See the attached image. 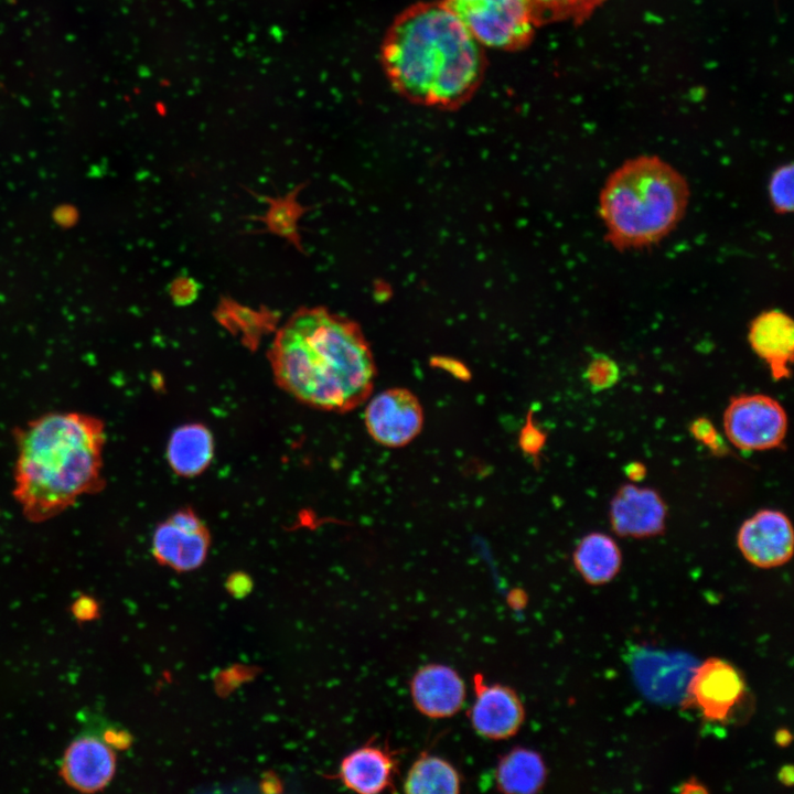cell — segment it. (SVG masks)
I'll list each match as a JSON object with an SVG mask.
<instances>
[{
  "mask_svg": "<svg viewBox=\"0 0 794 794\" xmlns=\"http://www.w3.org/2000/svg\"><path fill=\"white\" fill-rule=\"evenodd\" d=\"M116 770V757L106 741L92 736L74 740L66 749L61 775L73 788L94 793L111 781Z\"/></svg>",
  "mask_w": 794,
  "mask_h": 794,
  "instance_id": "5bb4252c",
  "label": "cell"
},
{
  "mask_svg": "<svg viewBox=\"0 0 794 794\" xmlns=\"http://www.w3.org/2000/svg\"><path fill=\"white\" fill-rule=\"evenodd\" d=\"M618 373L616 365L603 357L592 361L588 367L589 382L597 388L611 386L616 380Z\"/></svg>",
  "mask_w": 794,
  "mask_h": 794,
  "instance_id": "cb8c5ba5",
  "label": "cell"
},
{
  "mask_svg": "<svg viewBox=\"0 0 794 794\" xmlns=\"http://www.w3.org/2000/svg\"><path fill=\"white\" fill-rule=\"evenodd\" d=\"M742 556L764 569L786 564L793 555L794 534L790 518L776 509H761L745 519L738 530Z\"/></svg>",
  "mask_w": 794,
  "mask_h": 794,
  "instance_id": "8fae6325",
  "label": "cell"
},
{
  "mask_svg": "<svg viewBox=\"0 0 794 794\" xmlns=\"http://www.w3.org/2000/svg\"><path fill=\"white\" fill-rule=\"evenodd\" d=\"M291 200L292 196H289L285 201L271 202V208L266 222L272 230L296 240L298 239L296 235V217L299 215L300 208Z\"/></svg>",
  "mask_w": 794,
  "mask_h": 794,
  "instance_id": "603a6c76",
  "label": "cell"
},
{
  "mask_svg": "<svg viewBox=\"0 0 794 794\" xmlns=\"http://www.w3.org/2000/svg\"><path fill=\"white\" fill-rule=\"evenodd\" d=\"M667 507L653 489L634 484L621 486L610 503L609 518L613 532L622 537L646 538L665 529Z\"/></svg>",
  "mask_w": 794,
  "mask_h": 794,
  "instance_id": "7c38bea8",
  "label": "cell"
},
{
  "mask_svg": "<svg viewBox=\"0 0 794 794\" xmlns=\"http://www.w3.org/2000/svg\"><path fill=\"white\" fill-rule=\"evenodd\" d=\"M728 440L743 451H764L779 447L787 431L783 406L764 394H743L731 398L723 412Z\"/></svg>",
  "mask_w": 794,
  "mask_h": 794,
  "instance_id": "8992f818",
  "label": "cell"
},
{
  "mask_svg": "<svg viewBox=\"0 0 794 794\" xmlns=\"http://www.w3.org/2000/svg\"><path fill=\"white\" fill-rule=\"evenodd\" d=\"M14 440L13 495L29 521L53 518L104 487L106 432L99 418L52 411L19 427Z\"/></svg>",
  "mask_w": 794,
  "mask_h": 794,
  "instance_id": "3957f363",
  "label": "cell"
},
{
  "mask_svg": "<svg viewBox=\"0 0 794 794\" xmlns=\"http://www.w3.org/2000/svg\"><path fill=\"white\" fill-rule=\"evenodd\" d=\"M210 545L211 534L204 521L191 507H182L157 526L151 551L160 565L191 571L205 561Z\"/></svg>",
  "mask_w": 794,
  "mask_h": 794,
  "instance_id": "52a82bcc",
  "label": "cell"
},
{
  "mask_svg": "<svg viewBox=\"0 0 794 794\" xmlns=\"http://www.w3.org/2000/svg\"><path fill=\"white\" fill-rule=\"evenodd\" d=\"M214 458V439L203 423L190 422L178 427L167 446V460L172 471L182 478L202 474Z\"/></svg>",
  "mask_w": 794,
  "mask_h": 794,
  "instance_id": "e0dca14e",
  "label": "cell"
},
{
  "mask_svg": "<svg viewBox=\"0 0 794 794\" xmlns=\"http://www.w3.org/2000/svg\"><path fill=\"white\" fill-rule=\"evenodd\" d=\"M607 0H527L536 28L559 22L584 23Z\"/></svg>",
  "mask_w": 794,
  "mask_h": 794,
  "instance_id": "44dd1931",
  "label": "cell"
},
{
  "mask_svg": "<svg viewBox=\"0 0 794 794\" xmlns=\"http://www.w3.org/2000/svg\"><path fill=\"white\" fill-rule=\"evenodd\" d=\"M367 432L377 443L400 448L421 431L423 410L419 399L407 388H388L374 396L364 412Z\"/></svg>",
  "mask_w": 794,
  "mask_h": 794,
  "instance_id": "ba28073f",
  "label": "cell"
},
{
  "mask_svg": "<svg viewBox=\"0 0 794 794\" xmlns=\"http://www.w3.org/2000/svg\"><path fill=\"white\" fill-rule=\"evenodd\" d=\"M397 759L387 747L366 743L343 758L337 777L357 793L377 794L395 785Z\"/></svg>",
  "mask_w": 794,
  "mask_h": 794,
  "instance_id": "2e32d148",
  "label": "cell"
},
{
  "mask_svg": "<svg viewBox=\"0 0 794 794\" xmlns=\"http://www.w3.org/2000/svg\"><path fill=\"white\" fill-rule=\"evenodd\" d=\"M680 793H706V786L696 779L687 780L679 788Z\"/></svg>",
  "mask_w": 794,
  "mask_h": 794,
  "instance_id": "484cf974",
  "label": "cell"
},
{
  "mask_svg": "<svg viewBox=\"0 0 794 794\" xmlns=\"http://www.w3.org/2000/svg\"><path fill=\"white\" fill-rule=\"evenodd\" d=\"M484 46L506 52L526 49L537 29L527 0H442Z\"/></svg>",
  "mask_w": 794,
  "mask_h": 794,
  "instance_id": "5b68a950",
  "label": "cell"
},
{
  "mask_svg": "<svg viewBox=\"0 0 794 794\" xmlns=\"http://www.w3.org/2000/svg\"><path fill=\"white\" fill-rule=\"evenodd\" d=\"M379 61L400 97L440 110L466 104L487 66L484 46L442 0L418 1L400 11L382 40Z\"/></svg>",
  "mask_w": 794,
  "mask_h": 794,
  "instance_id": "6da1fadb",
  "label": "cell"
},
{
  "mask_svg": "<svg viewBox=\"0 0 794 794\" xmlns=\"http://www.w3.org/2000/svg\"><path fill=\"white\" fill-rule=\"evenodd\" d=\"M462 777L448 760L422 752L409 766L403 782L404 792L409 794L446 793L461 791Z\"/></svg>",
  "mask_w": 794,
  "mask_h": 794,
  "instance_id": "ffe728a7",
  "label": "cell"
},
{
  "mask_svg": "<svg viewBox=\"0 0 794 794\" xmlns=\"http://www.w3.org/2000/svg\"><path fill=\"white\" fill-rule=\"evenodd\" d=\"M793 768L791 765L783 766L779 773V779L785 785H792L793 783Z\"/></svg>",
  "mask_w": 794,
  "mask_h": 794,
  "instance_id": "4316f807",
  "label": "cell"
},
{
  "mask_svg": "<svg viewBox=\"0 0 794 794\" xmlns=\"http://www.w3.org/2000/svg\"><path fill=\"white\" fill-rule=\"evenodd\" d=\"M547 780V768L541 755L532 749L516 747L506 752L494 771L495 786L509 794L539 792Z\"/></svg>",
  "mask_w": 794,
  "mask_h": 794,
  "instance_id": "ac0fdd59",
  "label": "cell"
},
{
  "mask_svg": "<svg viewBox=\"0 0 794 794\" xmlns=\"http://www.w3.org/2000/svg\"><path fill=\"white\" fill-rule=\"evenodd\" d=\"M573 565L582 579L591 586L610 582L619 573L622 554L618 544L603 533L582 537L573 551Z\"/></svg>",
  "mask_w": 794,
  "mask_h": 794,
  "instance_id": "d6986e66",
  "label": "cell"
},
{
  "mask_svg": "<svg viewBox=\"0 0 794 794\" xmlns=\"http://www.w3.org/2000/svg\"><path fill=\"white\" fill-rule=\"evenodd\" d=\"M474 699L469 710L470 723L480 737L506 740L514 737L525 720V708L518 694L509 686L473 677Z\"/></svg>",
  "mask_w": 794,
  "mask_h": 794,
  "instance_id": "30bf717a",
  "label": "cell"
},
{
  "mask_svg": "<svg viewBox=\"0 0 794 794\" xmlns=\"http://www.w3.org/2000/svg\"><path fill=\"white\" fill-rule=\"evenodd\" d=\"M72 611L79 621H87L96 618L98 605L94 599L89 597H81L73 604Z\"/></svg>",
  "mask_w": 794,
  "mask_h": 794,
  "instance_id": "d4e9b609",
  "label": "cell"
},
{
  "mask_svg": "<svg viewBox=\"0 0 794 794\" xmlns=\"http://www.w3.org/2000/svg\"><path fill=\"white\" fill-rule=\"evenodd\" d=\"M415 708L431 719L454 716L464 705L465 684L451 666L430 663L416 670L409 683Z\"/></svg>",
  "mask_w": 794,
  "mask_h": 794,
  "instance_id": "4fadbf2b",
  "label": "cell"
},
{
  "mask_svg": "<svg viewBox=\"0 0 794 794\" xmlns=\"http://www.w3.org/2000/svg\"><path fill=\"white\" fill-rule=\"evenodd\" d=\"M791 740H792V736H791L790 731H787L785 729H781V730L776 731L775 741L777 744H780L782 747H786L787 744H790Z\"/></svg>",
  "mask_w": 794,
  "mask_h": 794,
  "instance_id": "83f0119b",
  "label": "cell"
},
{
  "mask_svg": "<svg viewBox=\"0 0 794 794\" xmlns=\"http://www.w3.org/2000/svg\"><path fill=\"white\" fill-rule=\"evenodd\" d=\"M277 385L315 409L346 412L371 395L375 360L361 328L323 308L300 309L268 353Z\"/></svg>",
  "mask_w": 794,
  "mask_h": 794,
  "instance_id": "7a4b0ae2",
  "label": "cell"
},
{
  "mask_svg": "<svg viewBox=\"0 0 794 794\" xmlns=\"http://www.w3.org/2000/svg\"><path fill=\"white\" fill-rule=\"evenodd\" d=\"M745 689L740 672L729 662L710 657L693 672L687 704L708 721L722 722L741 701Z\"/></svg>",
  "mask_w": 794,
  "mask_h": 794,
  "instance_id": "9c48e42d",
  "label": "cell"
},
{
  "mask_svg": "<svg viewBox=\"0 0 794 794\" xmlns=\"http://www.w3.org/2000/svg\"><path fill=\"white\" fill-rule=\"evenodd\" d=\"M689 196L685 176L659 157L625 160L600 191L605 239L618 250L657 244L683 219Z\"/></svg>",
  "mask_w": 794,
  "mask_h": 794,
  "instance_id": "277c9868",
  "label": "cell"
},
{
  "mask_svg": "<svg viewBox=\"0 0 794 794\" xmlns=\"http://www.w3.org/2000/svg\"><path fill=\"white\" fill-rule=\"evenodd\" d=\"M793 164L777 167L769 180L768 193L775 213L787 214L793 211Z\"/></svg>",
  "mask_w": 794,
  "mask_h": 794,
  "instance_id": "7402d4cb",
  "label": "cell"
},
{
  "mask_svg": "<svg viewBox=\"0 0 794 794\" xmlns=\"http://www.w3.org/2000/svg\"><path fill=\"white\" fill-rule=\"evenodd\" d=\"M748 340L752 351L764 361L774 380L788 378L794 353V323L780 309L758 314L749 325Z\"/></svg>",
  "mask_w": 794,
  "mask_h": 794,
  "instance_id": "9a60e30c",
  "label": "cell"
}]
</instances>
